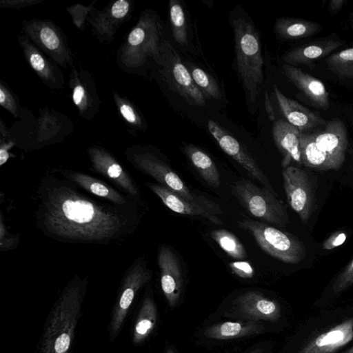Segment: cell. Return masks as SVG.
<instances>
[{
	"label": "cell",
	"instance_id": "cell-25",
	"mask_svg": "<svg viewBox=\"0 0 353 353\" xmlns=\"http://www.w3.org/2000/svg\"><path fill=\"white\" fill-rule=\"evenodd\" d=\"M192 78L206 99L219 100L222 94L216 80L201 68L188 64L187 66Z\"/></svg>",
	"mask_w": 353,
	"mask_h": 353
},
{
	"label": "cell",
	"instance_id": "cell-28",
	"mask_svg": "<svg viewBox=\"0 0 353 353\" xmlns=\"http://www.w3.org/2000/svg\"><path fill=\"white\" fill-rule=\"evenodd\" d=\"M19 239L17 236L10 234L4 224L3 216H0V248L1 251L13 248L17 244Z\"/></svg>",
	"mask_w": 353,
	"mask_h": 353
},
{
	"label": "cell",
	"instance_id": "cell-18",
	"mask_svg": "<svg viewBox=\"0 0 353 353\" xmlns=\"http://www.w3.org/2000/svg\"><path fill=\"white\" fill-rule=\"evenodd\" d=\"M343 43L342 41L332 39L316 41L288 51L283 54V60L291 65L308 64L330 54Z\"/></svg>",
	"mask_w": 353,
	"mask_h": 353
},
{
	"label": "cell",
	"instance_id": "cell-10",
	"mask_svg": "<svg viewBox=\"0 0 353 353\" xmlns=\"http://www.w3.org/2000/svg\"><path fill=\"white\" fill-rule=\"evenodd\" d=\"M233 305L236 315L246 321L276 322L281 317L279 304L257 291L241 294Z\"/></svg>",
	"mask_w": 353,
	"mask_h": 353
},
{
	"label": "cell",
	"instance_id": "cell-9",
	"mask_svg": "<svg viewBox=\"0 0 353 353\" xmlns=\"http://www.w3.org/2000/svg\"><path fill=\"white\" fill-rule=\"evenodd\" d=\"M208 128L225 153L239 163L250 176L264 185L265 188L274 192L268 178L256 161L234 136L213 120L208 121Z\"/></svg>",
	"mask_w": 353,
	"mask_h": 353
},
{
	"label": "cell",
	"instance_id": "cell-41",
	"mask_svg": "<svg viewBox=\"0 0 353 353\" xmlns=\"http://www.w3.org/2000/svg\"><path fill=\"white\" fill-rule=\"evenodd\" d=\"M10 157V154L8 153V151L7 148H1L0 149V165H3L5 164L8 158Z\"/></svg>",
	"mask_w": 353,
	"mask_h": 353
},
{
	"label": "cell",
	"instance_id": "cell-34",
	"mask_svg": "<svg viewBox=\"0 0 353 353\" xmlns=\"http://www.w3.org/2000/svg\"><path fill=\"white\" fill-rule=\"evenodd\" d=\"M70 344V337L67 334H62L59 336L55 342L54 349L57 353H63L65 352Z\"/></svg>",
	"mask_w": 353,
	"mask_h": 353
},
{
	"label": "cell",
	"instance_id": "cell-24",
	"mask_svg": "<svg viewBox=\"0 0 353 353\" xmlns=\"http://www.w3.org/2000/svg\"><path fill=\"white\" fill-rule=\"evenodd\" d=\"M210 236L232 258L243 260L247 257L243 245L232 232L223 229L214 230L210 232Z\"/></svg>",
	"mask_w": 353,
	"mask_h": 353
},
{
	"label": "cell",
	"instance_id": "cell-47",
	"mask_svg": "<svg viewBox=\"0 0 353 353\" xmlns=\"http://www.w3.org/2000/svg\"><path fill=\"white\" fill-rule=\"evenodd\" d=\"M352 22H353V16H352Z\"/></svg>",
	"mask_w": 353,
	"mask_h": 353
},
{
	"label": "cell",
	"instance_id": "cell-42",
	"mask_svg": "<svg viewBox=\"0 0 353 353\" xmlns=\"http://www.w3.org/2000/svg\"><path fill=\"white\" fill-rule=\"evenodd\" d=\"M265 104H266L265 105H266V108H267V112L269 114L270 118L272 120H274V114L273 108L271 106L270 102L269 99L267 98V96H266Z\"/></svg>",
	"mask_w": 353,
	"mask_h": 353
},
{
	"label": "cell",
	"instance_id": "cell-16",
	"mask_svg": "<svg viewBox=\"0 0 353 353\" xmlns=\"http://www.w3.org/2000/svg\"><path fill=\"white\" fill-rule=\"evenodd\" d=\"M147 185L173 212L181 214L199 216L216 225L223 224L222 221L206 208L184 199L166 187L153 183H147Z\"/></svg>",
	"mask_w": 353,
	"mask_h": 353
},
{
	"label": "cell",
	"instance_id": "cell-6",
	"mask_svg": "<svg viewBox=\"0 0 353 353\" xmlns=\"http://www.w3.org/2000/svg\"><path fill=\"white\" fill-rule=\"evenodd\" d=\"M282 176L288 202L303 222H307L314 210L316 184L307 171L296 166L283 168Z\"/></svg>",
	"mask_w": 353,
	"mask_h": 353
},
{
	"label": "cell",
	"instance_id": "cell-40",
	"mask_svg": "<svg viewBox=\"0 0 353 353\" xmlns=\"http://www.w3.org/2000/svg\"><path fill=\"white\" fill-rule=\"evenodd\" d=\"M345 3V0H331L329 1L328 9L330 12H338Z\"/></svg>",
	"mask_w": 353,
	"mask_h": 353
},
{
	"label": "cell",
	"instance_id": "cell-31",
	"mask_svg": "<svg viewBox=\"0 0 353 353\" xmlns=\"http://www.w3.org/2000/svg\"><path fill=\"white\" fill-rule=\"evenodd\" d=\"M347 235L343 232H336L330 235L322 244V248L326 250H330L344 243Z\"/></svg>",
	"mask_w": 353,
	"mask_h": 353
},
{
	"label": "cell",
	"instance_id": "cell-44",
	"mask_svg": "<svg viewBox=\"0 0 353 353\" xmlns=\"http://www.w3.org/2000/svg\"><path fill=\"white\" fill-rule=\"evenodd\" d=\"M6 96L2 89H0V103L3 104L5 101Z\"/></svg>",
	"mask_w": 353,
	"mask_h": 353
},
{
	"label": "cell",
	"instance_id": "cell-11",
	"mask_svg": "<svg viewBox=\"0 0 353 353\" xmlns=\"http://www.w3.org/2000/svg\"><path fill=\"white\" fill-rule=\"evenodd\" d=\"M162 290L171 307H174L181 297L183 285L182 272L175 254L167 246H161L158 254Z\"/></svg>",
	"mask_w": 353,
	"mask_h": 353
},
{
	"label": "cell",
	"instance_id": "cell-15",
	"mask_svg": "<svg viewBox=\"0 0 353 353\" xmlns=\"http://www.w3.org/2000/svg\"><path fill=\"white\" fill-rule=\"evenodd\" d=\"M352 339L353 318H351L319 335L299 353H334Z\"/></svg>",
	"mask_w": 353,
	"mask_h": 353
},
{
	"label": "cell",
	"instance_id": "cell-27",
	"mask_svg": "<svg viewBox=\"0 0 353 353\" xmlns=\"http://www.w3.org/2000/svg\"><path fill=\"white\" fill-rule=\"evenodd\" d=\"M352 285H353V259L338 276L332 285V290L338 293Z\"/></svg>",
	"mask_w": 353,
	"mask_h": 353
},
{
	"label": "cell",
	"instance_id": "cell-21",
	"mask_svg": "<svg viewBox=\"0 0 353 353\" xmlns=\"http://www.w3.org/2000/svg\"><path fill=\"white\" fill-rule=\"evenodd\" d=\"M322 30L321 26L312 21L281 17L274 24V32L284 40H297L311 37Z\"/></svg>",
	"mask_w": 353,
	"mask_h": 353
},
{
	"label": "cell",
	"instance_id": "cell-13",
	"mask_svg": "<svg viewBox=\"0 0 353 353\" xmlns=\"http://www.w3.org/2000/svg\"><path fill=\"white\" fill-rule=\"evenodd\" d=\"M274 93L286 121L301 132H308L324 125L326 121L299 103L285 96L276 85Z\"/></svg>",
	"mask_w": 353,
	"mask_h": 353
},
{
	"label": "cell",
	"instance_id": "cell-23",
	"mask_svg": "<svg viewBox=\"0 0 353 353\" xmlns=\"http://www.w3.org/2000/svg\"><path fill=\"white\" fill-rule=\"evenodd\" d=\"M169 18L172 34L174 41L181 46H187L188 22L185 10L179 0H170Z\"/></svg>",
	"mask_w": 353,
	"mask_h": 353
},
{
	"label": "cell",
	"instance_id": "cell-5",
	"mask_svg": "<svg viewBox=\"0 0 353 353\" xmlns=\"http://www.w3.org/2000/svg\"><path fill=\"white\" fill-rule=\"evenodd\" d=\"M232 192L253 216L279 228L288 225L289 216L285 205L274 192L245 179L236 181Z\"/></svg>",
	"mask_w": 353,
	"mask_h": 353
},
{
	"label": "cell",
	"instance_id": "cell-14",
	"mask_svg": "<svg viewBox=\"0 0 353 353\" xmlns=\"http://www.w3.org/2000/svg\"><path fill=\"white\" fill-rule=\"evenodd\" d=\"M272 133L274 143L283 157V168L289 166L292 161L299 165H302L300 130L286 120L279 119L274 122Z\"/></svg>",
	"mask_w": 353,
	"mask_h": 353
},
{
	"label": "cell",
	"instance_id": "cell-45",
	"mask_svg": "<svg viewBox=\"0 0 353 353\" xmlns=\"http://www.w3.org/2000/svg\"><path fill=\"white\" fill-rule=\"evenodd\" d=\"M346 353H353V347L350 348Z\"/></svg>",
	"mask_w": 353,
	"mask_h": 353
},
{
	"label": "cell",
	"instance_id": "cell-17",
	"mask_svg": "<svg viewBox=\"0 0 353 353\" xmlns=\"http://www.w3.org/2000/svg\"><path fill=\"white\" fill-rule=\"evenodd\" d=\"M92 159L93 167L97 172L112 180L130 196L137 200L140 199L136 183L128 172L114 159L104 152H95Z\"/></svg>",
	"mask_w": 353,
	"mask_h": 353
},
{
	"label": "cell",
	"instance_id": "cell-38",
	"mask_svg": "<svg viewBox=\"0 0 353 353\" xmlns=\"http://www.w3.org/2000/svg\"><path fill=\"white\" fill-rule=\"evenodd\" d=\"M121 113L123 117L129 122L134 123L136 121V116L132 108L128 105H122L120 108Z\"/></svg>",
	"mask_w": 353,
	"mask_h": 353
},
{
	"label": "cell",
	"instance_id": "cell-39",
	"mask_svg": "<svg viewBox=\"0 0 353 353\" xmlns=\"http://www.w3.org/2000/svg\"><path fill=\"white\" fill-rule=\"evenodd\" d=\"M84 96L83 88L81 85L77 86L73 92V101L76 105H79Z\"/></svg>",
	"mask_w": 353,
	"mask_h": 353
},
{
	"label": "cell",
	"instance_id": "cell-29",
	"mask_svg": "<svg viewBox=\"0 0 353 353\" xmlns=\"http://www.w3.org/2000/svg\"><path fill=\"white\" fill-rule=\"evenodd\" d=\"M229 267L234 274L243 279H250L254 274V270L248 261L231 262Z\"/></svg>",
	"mask_w": 353,
	"mask_h": 353
},
{
	"label": "cell",
	"instance_id": "cell-32",
	"mask_svg": "<svg viewBox=\"0 0 353 353\" xmlns=\"http://www.w3.org/2000/svg\"><path fill=\"white\" fill-rule=\"evenodd\" d=\"M129 4L126 1L119 0L113 4L111 12L114 17L120 19L127 14Z\"/></svg>",
	"mask_w": 353,
	"mask_h": 353
},
{
	"label": "cell",
	"instance_id": "cell-3",
	"mask_svg": "<svg viewBox=\"0 0 353 353\" xmlns=\"http://www.w3.org/2000/svg\"><path fill=\"white\" fill-rule=\"evenodd\" d=\"M235 66L245 93L254 102L264 81V59L259 34L254 24L242 17L232 22Z\"/></svg>",
	"mask_w": 353,
	"mask_h": 353
},
{
	"label": "cell",
	"instance_id": "cell-8",
	"mask_svg": "<svg viewBox=\"0 0 353 353\" xmlns=\"http://www.w3.org/2000/svg\"><path fill=\"white\" fill-rule=\"evenodd\" d=\"M163 55L165 76L171 88L189 104L205 106L206 97L196 85L186 65L168 41L163 43Z\"/></svg>",
	"mask_w": 353,
	"mask_h": 353
},
{
	"label": "cell",
	"instance_id": "cell-2",
	"mask_svg": "<svg viewBox=\"0 0 353 353\" xmlns=\"http://www.w3.org/2000/svg\"><path fill=\"white\" fill-rule=\"evenodd\" d=\"M347 143L345 125L337 118L312 131L301 132L302 164L318 170H339L344 162Z\"/></svg>",
	"mask_w": 353,
	"mask_h": 353
},
{
	"label": "cell",
	"instance_id": "cell-26",
	"mask_svg": "<svg viewBox=\"0 0 353 353\" xmlns=\"http://www.w3.org/2000/svg\"><path fill=\"white\" fill-rule=\"evenodd\" d=\"M329 69L343 79H353V48L330 54L326 59Z\"/></svg>",
	"mask_w": 353,
	"mask_h": 353
},
{
	"label": "cell",
	"instance_id": "cell-1",
	"mask_svg": "<svg viewBox=\"0 0 353 353\" xmlns=\"http://www.w3.org/2000/svg\"><path fill=\"white\" fill-rule=\"evenodd\" d=\"M38 207L40 228L61 241L106 244L132 229L130 214L121 206L92 200L69 182L52 177L41 184Z\"/></svg>",
	"mask_w": 353,
	"mask_h": 353
},
{
	"label": "cell",
	"instance_id": "cell-7",
	"mask_svg": "<svg viewBox=\"0 0 353 353\" xmlns=\"http://www.w3.org/2000/svg\"><path fill=\"white\" fill-rule=\"evenodd\" d=\"M135 165L142 172L184 199L206 208L214 214H221L220 208L216 203L193 193L167 164L156 157L149 154L142 155L135 160Z\"/></svg>",
	"mask_w": 353,
	"mask_h": 353
},
{
	"label": "cell",
	"instance_id": "cell-20",
	"mask_svg": "<svg viewBox=\"0 0 353 353\" xmlns=\"http://www.w3.org/2000/svg\"><path fill=\"white\" fill-rule=\"evenodd\" d=\"M264 329L257 321H225L210 326L203 334L209 339L228 340L260 334Z\"/></svg>",
	"mask_w": 353,
	"mask_h": 353
},
{
	"label": "cell",
	"instance_id": "cell-12",
	"mask_svg": "<svg viewBox=\"0 0 353 353\" xmlns=\"http://www.w3.org/2000/svg\"><path fill=\"white\" fill-rule=\"evenodd\" d=\"M282 69L286 78L305 94L314 106L323 110L329 108V93L320 80L287 63L283 64Z\"/></svg>",
	"mask_w": 353,
	"mask_h": 353
},
{
	"label": "cell",
	"instance_id": "cell-37",
	"mask_svg": "<svg viewBox=\"0 0 353 353\" xmlns=\"http://www.w3.org/2000/svg\"><path fill=\"white\" fill-rule=\"evenodd\" d=\"M152 325L153 323L152 320L149 319H143L137 325L136 330L139 334L144 335L150 329H151Z\"/></svg>",
	"mask_w": 353,
	"mask_h": 353
},
{
	"label": "cell",
	"instance_id": "cell-46",
	"mask_svg": "<svg viewBox=\"0 0 353 353\" xmlns=\"http://www.w3.org/2000/svg\"><path fill=\"white\" fill-rule=\"evenodd\" d=\"M169 353H173V352L171 350V352H170Z\"/></svg>",
	"mask_w": 353,
	"mask_h": 353
},
{
	"label": "cell",
	"instance_id": "cell-36",
	"mask_svg": "<svg viewBox=\"0 0 353 353\" xmlns=\"http://www.w3.org/2000/svg\"><path fill=\"white\" fill-rule=\"evenodd\" d=\"M30 62L32 67L37 71H41L45 67V61L43 57L39 54H32L30 57Z\"/></svg>",
	"mask_w": 353,
	"mask_h": 353
},
{
	"label": "cell",
	"instance_id": "cell-30",
	"mask_svg": "<svg viewBox=\"0 0 353 353\" xmlns=\"http://www.w3.org/2000/svg\"><path fill=\"white\" fill-rule=\"evenodd\" d=\"M40 38L43 43L50 50H55L59 46V40L55 32L48 27L43 28L40 31Z\"/></svg>",
	"mask_w": 353,
	"mask_h": 353
},
{
	"label": "cell",
	"instance_id": "cell-33",
	"mask_svg": "<svg viewBox=\"0 0 353 353\" xmlns=\"http://www.w3.org/2000/svg\"><path fill=\"white\" fill-rule=\"evenodd\" d=\"M145 37V30L142 28H137L130 33L128 42L132 46H139L144 42Z\"/></svg>",
	"mask_w": 353,
	"mask_h": 353
},
{
	"label": "cell",
	"instance_id": "cell-43",
	"mask_svg": "<svg viewBox=\"0 0 353 353\" xmlns=\"http://www.w3.org/2000/svg\"><path fill=\"white\" fill-rule=\"evenodd\" d=\"M248 353H263V350L261 347H256Z\"/></svg>",
	"mask_w": 353,
	"mask_h": 353
},
{
	"label": "cell",
	"instance_id": "cell-35",
	"mask_svg": "<svg viewBox=\"0 0 353 353\" xmlns=\"http://www.w3.org/2000/svg\"><path fill=\"white\" fill-rule=\"evenodd\" d=\"M133 287V285H130V287H127V288L124 290V292L122 294L120 300V306L123 309H127L133 299L134 294Z\"/></svg>",
	"mask_w": 353,
	"mask_h": 353
},
{
	"label": "cell",
	"instance_id": "cell-19",
	"mask_svg": "<svg viewBox=\"0 0 353 353\" xmlns=\"http://www.w3.org/2000/svg\"><path fill=\"white\" fill-rule=\"evenodd\" d=\"M68 179L91 194L105 199L114 205L126 207L128 199L108 184L90 175L75 171H65Z\"/></svg>",
	"mask_w": 353,
	"mask_h": 353
},
{
	"label": "cell",
	"instance_id": "cell-22",
	"mask_svg": "<svg viewBox=\"0 0 353 353\" xmlns=\"http://www.w3.org/2000/svg\"><path fill=\"white\" fill-rule=\"evenodd\" d=\"M184 151L202 179L210 186L218 188L221 185L219 170L210 156L199 148L188 144Z\"/></svg>",
	"mask_w": 353,
	"mask_h": 353
},
{
	"label": "cell",
	"instance_id": "cell-4",
	"mask_svg": "<svg viewBox=\"0 0 353 353\" xmlns=\"http://www.w3.org/2000/svg\"><path fill=\"white\" fill-rule=\"evenodd\" d=\"M238 225L254 237L263 251L284 263L296 264L305 256L303 243L290 233L248 217L238 221Z\"/></svg>",
	"mask_w": 353,
	"mask_h": 353
}]
</instances>
